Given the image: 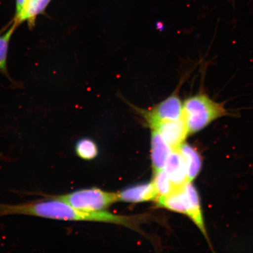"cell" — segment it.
<instances>
[{
	"label": "cell",
	"instance_id": "cell-1",
	"mask_svg": "<svg viewBox=\"0 0 253 253\" xmlns=\"http://www.w3.org/2000/svg\"><path fill=\"white\" fill-rule=\"evenodd\" d=\"M227 114L223 104L216 102L206 93L194 95L183 102L182 119L189 134L202 130Z\"/></svg>",
	"mask_w": 253,
	"mask_h": 253
},
{
	"label": "cell",
	"instance_id": "cell-2",
	"mask_svg": "<svg viewBox=\"0 0 253 253\" xmlns=\"http://www.w3.org/2000/svg\"><path fill=\"white\" fill-rule=\"evenodd\" d=\"M49 197L58 199L78 210L85 211H99L119 201L118 194L104 192L99 189L81 190L71 194Z\"/></svg>",
	"mask_w": 253,
	"mask_h": 253
},
{
	"label": "cell",
	"instance_id": "cell-3",
	"mask_svg": "<svg viewBox=\"0 0 253 253\" xmlns=\"http://www.w3.org/2000/svg\"><path fill=\"white\" fill-rule=\"evenodd\" d=\"M140 112L151 127L158 123L182 119L183 102L178 94H173L153 108Z\"/></svg>",
	"mask_w": 253,
	"mask_h": 253
},
{
	"label": "cell",
	"instance_id": "cell-4",
	"mask_svg": "<svg viewBox=\"0 0 253 253\" xmlns=\"http://www.w3.org/2000/svg\"><path fill=\"white\" fill-rule=\"evenodd\" d=\"M151 128L159 132L172 150L178 149L189 134L182 118L158 123L151 126Z\"/></svg>",
	"mask_w": 253,
	"mask_h": 253
},
{
	"label": "cell",
	"instance_id": "cell-5",
	"mask_svg": "<svg viewBox=\"0 0 253 253\" xmlns=\"http://www.w3.org/2000/svg\"><path fill=\"white\" fill-rule=\"evenodd\" d=\"M164 169L176 189L189 182L185 161L179 149L172 150Z\"/></svg>",
	"mask_w": 253,
	"mask_h": 253
},
{
	"label": "cell",
	"instance_id": "cell-6",
	"mask_svg": "<svg viewBox=\"0 0 253 253\" xmlns=\"http://www.w3.org/2000/svg\"><path fill=\"white\" fill-rule=\"evenodd\" d=\"M172 150L159 132L156 129H152L151 158L155 173L165 169L168 158Z\"/></svg>",
	"mask_w": 253,
	"mask_h": 253
},
{
	"label": "cell",
	"instance_id": "cell-7",
	"mask_svg": "<svg viewBox=\"0 0 253 253\" xmlns=\"http://www.w3.org/2000/svg\"><path fill=\"white\" fill-rule=\"evenodd\" d=\"M119 200L126 202L156 201L158 198L153 182L135 185L126 188L118 194Z\"/></svg>",
	"mask_w": 253,
	"mask_h": 253
},
{
	"label": "cell",
	"instance_id": "cell-8",
	"mask_svg": "<svg viewBox=\"0 0 253 253\" xmlns=\"http://www.w3.org/2000/svg\"><path fill=\"white\" fill-rule=\"evenodd\" d=\"M184 158L189 182H192L200 172L202 158L198 152L191 145L183 143L178 148Z\"/></svg>",
	"mask_w": 253,
	"mask_h": 253
},
{
	"label": "cell",
	"instance_id": "cell-9",
	"mask_svg": "<svg viewBox=\"0 0 253 253\" xmlns=\"http://www.w3.org/2000/svg\"><path fill=\"white\" fill-rule=\"evenodd\" d=\"M185 189L188 196L190 202H191V214H190L189 217L201 230L204 235L207 237V232H206L204 225L198 193L194 186L192 184L191 182H188L186 183Z\"/></svg>",
	"mask_w": 253,
	"mask_h": 253
},
{
	"label": "cell",
	"instance_id": "cell-10",
	"mask_svg": "<svg viewBox=\"0 0 253 253\" xmlns=\"http://www.w3.org/2000/svg\"><path fill=\"white\" fill-rule=\"evenodd\" d=\"M18 25L12 23L7 30L0 32V72L8 77L7 57L9 42Z\"/></svg>",
	"mask_w": 253,
	"mask_h": 253
},
{
	"label": "cell",
	"instance_id": "cell-11",
	"mask_svg": "<svg viewBox=\"0 0 253 253\" xmlns=\"http://www.w3.org/2000/svg\"><path fill=\"white\" fill-rule=\"evenodd\" d=\"M153 182L156 190L158 198L166 197L172 194L176 190L170 181L165 169L155 173V178Z\"/></svg>",
	"mask_w": 253,
	"mask_h": 253
},
{
	"label": "cell",
	"instance_id": "cell-12",
	"mask_svg": "<svg viewBox=\"0 0 253 253\" xmlns=\"http://www.w3.org/2000/svg\"><path fill=\"white\" fill-rule=\"evenodd\" d=\"M75 150L79 157L86 160L93 159L98 154L96 144L87 138L79 140L76 145Z\"/></svg>",
	"mask_w": 253,
	"mask_h": 253
},
{
	"label": "cell",
	"instance_id": "cell-13",
	"mask_svg": "<svg viewBox=\"0 0 253 253\" xmlns=\"http://www.w3.org/2000/svg\"><path fill=\"white\" fill-rule=\"evenodd\" d=\"M26 1L27 0H17V2H16L15 16H17L18 14H20Z\"/></svg>",
	"mask_w": 253,
	"mask_h": 253
},
{
	"label": "cell",
	"instance_id": "cell-14",
	"mask_svg": "<svg viewBox=\"0 0 253 253\" xmlns=\"http://www.w3.org/2000/svg\"><path fill=\"white\" fill-rule=\"evenodd\" d=\"M50 0H41V2L40 7V14L45 10V9L47 7V4H49Z\"/></svg>",
	"mask_w": 253,
	"mask_h": 253
}]
</instances>
